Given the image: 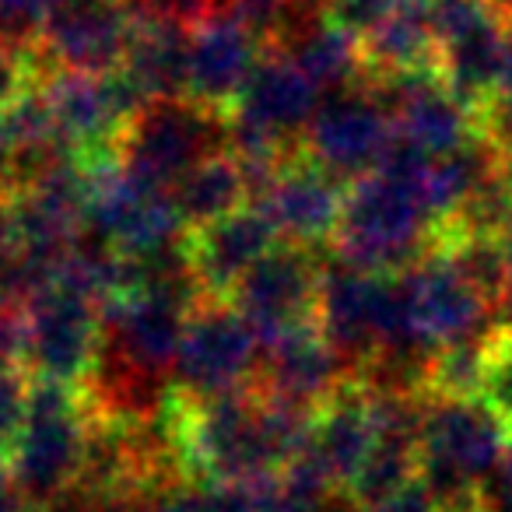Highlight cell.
Instances as JSON below:
<instances>
[{
	"label": "cell",
	"instance_id": "30",
	"mask_svg": "<svg viewBox=\"0 0 512 512\" xmlns=\"http://www.w3.org/2000/svg\"><path fill=\"white\" fill-rule=\"evenodd\" d=\"M400 4H404V0H323L330 22L348 29L351 36H358V39L376 32Z\"/></svg>",
	"mask_w": 512,
	"mask_h": 512
},
{
	"label": "cell",
	"instance_id": "26",
	"mask_svg": "<svg viewBox=\"0 0 512 512\" xmlns=\"http://www.w3.org/2000/svg\"><path fill=\"white\" fill-rule=\"evenodd\" d=\"M29 390H32V376L22 365L0 369V460H8L11 446H15L18 432H22V425H25Z\"/></svg>",
	"mask_w": 512,
	"mask_h": 512
},
{
	"label": "cell",
	"instance_id": "29",
	"mask_svg": "<svg viewBox=\"0 0 512 512\" xmlns=\"http://www.w3.org/2000/svg\"><path fill=\"white\" fill-rule=\"evenodd\" d=\"M141 512H218L207 484H190V477H172V481L151 488L141 498Z\"/></svg>",
	"mask_w": 512,
	"mask_h": 512
},
{
	"label": "cell",
	"instance_id": "5",
	"mask_svg": "<svg viewBox=\"0 0 512 512\" xmlns=\"http://www.w3.org/2000/svg\"><path fill=\"white\" fill-rule=\"evenodd\" d=\"M39 95L50 109L60 148L88 165L120 155L123 130L144 106L120 67L109 74L50 71L39 81Z\"/></svg>",
	"mask_w": 512,
	"mask_h": 512
},
{
	"label": "cell",
	"instance_id": "16",
	"mask_svg": "<svg viewBox=\"0 0 512 512\" xmlns=\"http://www.w3.org/2000/svg\"><path fill=\"white\" fill-rule=\"evenodd\" d=\"M348 376V362L330 344L320 323H302L260 351V369H256L253 386L281 404L316 411L323 400L334 397L337 386Z\"/></svg>",
	"mask_w": 512,
	"mask_h": 512
},
{
	"label": "cell",
	"instance_id": "36",
	"mask_svg": "<svg viewBox=\"0 0 512 512\" xmlns=\"http://www.w3.org/2000/svg\"><path fill=\"white\" fill-rule=\"evenodd\" d=\"M11 253H15V228H11V211L8 204L0 200V288H4V271L11 264ZM4 299V295H0Z\"/></svg>",
	"mask_w": 512,
	"mask_h": 512
},
{
	"label": "cell",
	"instance_id": "19",
	"mask_svg": "<svg viewBox=\"0 0 512 512\" xmlns=\"http://www.w3.org/2000/svg\"><path fill=\"white\" fill-rule=\"evenodd\" d=\"M281 239L264 207L246 204L225 214L214 225L186 235V253L207 299H232L235 285L249 274L256 260H264Z\"/></svg>",
	"mask_w": 512,
	"mask_h": 512
},
{
	"label": "cell",
	"instance_id": "27",
	"mask_svg": "<svg viewBox=\"0 0 512 512\" xmlns=\"http://www.w3.org/2000/svg\"><path fill=\"white\" fill-rule=\"evenodd\" d=\"M60 0H0V43L36 50L50 11Z\"/></svg>",
	"mask_w": 512,
	"mask_h": 512
},
{
	"label": "cell",
	"instance_id": "22",
	"mask_svg": "<svg viewBox=\"0 0 512 512\" xmlns=\"http://www.w3.org/2000/svg\"><path fill=\"white\" fill-rule=\"evenodd\" d=\"M428 4L432 0H404L376 32L362 39L365 74L439 71V39Z\"/></svg>",
	"mask_w": 512,
	"mask_h": 512
},
{
	"label": "cell",
	"instance_id": "7",
	"mask_svg": "<svg viewBox=\"0 0 512 512\" xmlns=\"http://www.w3.org/2000/svg\"><path fill=\"white\" fill-rule=\"evenodd\" d=\"M260 341L232 299H204L190 309L172 365V390L186 400H207L253 386Z\"/></svg>",
	"mask_w": 512,
	"mask_h": 512
},
{
	"label": "cell",
	"instance_id": "25",
	"mask_svg": "<svg viewBox=\"0 0 512 512\" xmlns=\"http://www.w3.org/2000/svg\"><path fill=\"white\" fill-rule=\"evenodd\" d=\"M43 81V64L36 50L0 43V113H11Z\"/></svg>",
	"mask_w": 512,
	"mask_h": 512
},
{
	"label": "cell",
	"instance_id": "8",
	"mask_svg": "<svg viewBox=\"0 0 512 512\" xmlns=\"http://www.w3.org/2000/svg\"><path fill=\"white\" fill-rule=\"evenodd\" d=\"M102 355V306L71 285H50L25 299V358L32 379L81 386Z\"/></svg>",
	"mask_w": 512,
	"mask_h": 512
},
{
	"label": "cell",
	"instance_id": "6",
	"mask_svg": "<svg viewBox=\"0 0 512 512\" xmlns=\"http://www.w3.org/2000/svg\"><path fill=\"white\" fill-rule=\"evenodd\" d=\"M512 449V432L484 400L428 397L421 418V477L432 491L484 484Z\"/></svg>",
	"mask_w": 512,
	"mask_h": 512
},
{
	"label": "cell",
	"instance_id": "31",
	"mask_svg": "<svg viewBox=\"0 0 512 512\" xmlns=\"http://www.w3.org/2000/svg\"><path fill=\"white\" fill-rule=\"evenodd\" d=\"M292 0H218V15H232L242 25L264 39L267 50H271V39L278 36L281 22H285V11Z\"/></svg>",
	"mask_w": 512,
	"mask_h": 512
},
{
	"label": "cell",
	"instance_id": "11",
	"mask_svg": "<svg viewBox=\"0 0 512 512\" xmlns=\"http://www.w3.org/2000/svg\"><path fill=\"white\" fill-rule=\"evenodd\" d=\"M400 281H404L414 337L428 351L488 334L498 323V313H502L449 264V256L442 249H432L414 267L400 271Z\"/></svg>",
	"mask_w": 512,
	"mask_h": 512
},
{
	"label": "cell",
	"instance_id": "23",
	"mask_svg": "<svg viewBox=\"0 0 512 512\" xmlns=\"http://www.w3.org/2000/svg\"><path fill=\"white\" fill-rule=\"evenodd\" d=\"M278 53L292 57L320 92H341V88H351L365 78L362 39L351 36L341 25H334L330 18H323L313 29L295 36Z\"/></svg>",
	"mask_w": 512,
	"mask_h": 512
},
{
	"label": "cell",
	"instance_id": "15",
	"mask_svg": "<svg viewBox=\"0 0 512 512\" xmlns=\"http://www.w3.org/2000/svg\"><path fill=\"white\" fill-rule=\"evenodd\" d=\"M344 200H348V183L313 162L306 151H299L274 172L271 183L249 204L264 207L285 242L316 249L323 242H334Z\"/></svg>",
	"mask_w": 512,
	"mask_h": 512
},
{
	"label": "cell",
	"instance_id": "39",
	"mask_svg": "<svg viewBox=\"0 0 512 512\" xmlns=\"http://www.w3.org/2000/svg\"><path fill=\"white\" fill-rule=\"evenodd\" d=\"M488 4L498 11V15H502L505 25H512V0H488Z\"/></svg>",
	"mask_w": 512,
	"mask_h": 512
},
{
	"label": "cell",
	"instance_id": "4",
	"mask_svg": "<svg viewBox=\"0 0 512 512\" xmlns=\"http://www.w3.org/2000/svg\"><path fill=\"white\" fill-rule=\"evenodd\" d=\"M228 120L193 99L144 102L120 137V162L144 183L169 190L186 169L225 151Z\"/></svg>",
	"mask_w": 512,
	"mask_h": 512
},
{
	"label": "cell",
	"instance_id": "20",
	"mask_svg": "<svg viewBox=\"0 0 512 512\" xmlns=\"http://www.w3.org/2000/svg\"><path fill=\"white\" fill-rule=\"evenodd\" d=\"M120 71L144 102L183 99L190 88V29L137 22Z\"/></svg>",
	"mask_w": 512,
	"mask_h": 512
},
{
	"label": "cell",
	"instance_id": "1",
	"mask_svg": "<svg viewBox=\"0 0 512 512\" xmlns=\"http://www.w3.org/2000/svg\"><path fill=\"white\" fill-rule=\"evenodd\" d=\"M172 435L179 470L200 484H232L278 474L306 446L313 411L271 400L256 386L207 400L172 390Z\"/></svg>",
	"mask_w": 512,
	"mask_h": 512
},
{
	"label": "cell",
	"instance_id": "21",
	"mask_svg": "<svg viewBox=\"0 0 512 512\" xmlns=\"http://www.w3.org/2000/svg\"><path fill=\"white\" fill-rule=\"evenodd\" d=\"M169 200L186 232H197L249 204V179L232 151H214L169 186Z\"/></svg>",
	"mask_w": 512,
	"mask_h": 512
},
{
	"label": "cell",
	"instance_id": "3",
	"mask_svg": "<svg viewBox=\"0 0 512 512\" xmlns=\"http://www.w3.org/2000/svg\"><path fill=\"white\" fill-rule=\"evenodd\" d=\"M88 439V404L81 390L50 379H32L29 414L8 453L18 495L36 512L67 498L78 484Z\"/></svg>",
	"mask_w": 512,
	"mask_h": 512
},
{
	"label": "cell",
	"instance_id": "37",
	"mask_svg": "<svg viewBox=\"0 0 512 512\" xmlns=\"http://www.w3.org/2000/svg\"><path fill=\"white\" fill-rule=\"evenodd\" d=\"M25 498L18 495V484H15V474H11L8 460H0V512H15L22 509Z\"/></svg>",
	"mask_w": 512,
	"mask_h": 512
},
{
	"label": "cell",
	"instance_id": "9",
	"mask_svg": "<svg viewBox=\"0 0 512 512\" xmlns=\"http://www.w3.org/2000/svg\"><path fill=\"white\" fill-rule=\"evenodd\" d=\"M397 144V123L369 81L330 92L302 134V151L344 183L369 176Z\"/></svg>",
	"mask_w": 512,
	"mask_h": 512
},
{
	"label": "cell",
	"instance_id": "33",
	"mask_svg": "<svg viewBox=\"0 0 512 512\" xmlns=\"http://www.w3.org/2000/svg\"><path fill=\"white\" fill-rule=\"evenodd\" d=\"M355 512H442V502H439V495L428 488L425 477L418 474L411 484L397 488L393 495L376 498V502H369V505H358Z\"/></svg>",
	"mask_w": 512,
	"mask_h": 512
},
{
	"label": "cell",
	"instance_id": "40",
	"mask_svg": "<svg viewBox=\"0 0 512 512\" xmlns=\"http://www.w3.org/2000/svg\"><path fill=\"white\" fill-rule=\"evenodd\" d=\"M15 512H36V509H29V505H22V509H15Z\"/></svg>",
	"mask_w": 512,
	"mask_h": 512
},
{
	"label": "cell",
	"instance_id": "38",
	"mask_svg": "<svg viewBox=\"0 0 512 512\" xmlns=\"http://www.w3.org/2000/svg\"><path fill=\"white\" fill-rule=\"evenodd\" d=\"M495 509L512 512V449L505 453L502 467H498V491H495Z\"/></svg>",
	"mask_w": 512,
	"mask_h": 512
},
{
	"label": "cell",
	"instance_id": "10",
	"mask_svg": "<svg viewBox=\"0 0 512 512\" xmlns=\"http://www.w3.org/2000/svg\"><path fill=\"white\" fill-rule=\"evenodd\" d=\"M323 288V260L316 249L278 242L264 260L249 267L246 278L235 285L232 302L253 327L260 348L278 341L281 334L316 323Z\"/></svg>",
	"mask_w": 512,
	"mask_h": 512
},
{
	"label": "cell",
	"instance_id": "35",
	"mask_svg": "<svg viewBox=\"0 0 512 512\" xmlns=\"http://www.w3.org/2000/svg\"><path fill=\"white\" fill-rule=\"evenodd\" d=\"M18 190H22V144L8 113H0V200L8 204Z\"/></svg>",
	"mask_w": 512,
	"mask_h": 512
},
{
	"label": "cell",
	"instance_id": "12",
	"mask_svg": "<svg viewBox=\"0 0 512 512\" xmlns=\"http://www.w3.org/2000/svg\"><path fill=\"white\" fill-rule=\"evenodd\" d=\"M393 288H397V274L362 271V267L344 264L337 256L323 260L316 323L330 337V344L341 351L351 376H358L383 344Z\"/></svg>",
	"mask_w": 512,
	"mask_h": 512
},
{
	"label": "cell",
	"instance_id": "34",
	"mask_svg": "<svg viewBox=\"0 0 512 512\" xmlns=\"http://www.w3.org/2000/svg\"><path fill=\"white\" fill-rule=\"evenodd\" d=\"M25 358V302L0 299V369Z\"/></svg>",
	"mask_w": 512,
	"mask_h": 512
},
{
	"label": "cell",
	"instance_id": "18",
	"mask_svg": "<svg viewBox=\"0 0 512 512\" xmlns=\"http://www.w3.org/2000/svg\"><path fill=\"white\" fill-rule=\"evenodd\" d=\"M267 57V43L249 25L214 11L190 29V88L186 99L228 116L246 81Z\"/></svg>",
	"mask_w": 512,
	"mask_h": 512
},
{
	"label": "cell",
	"instance_id": "32",
	"mask_svg": "<svg viewBox=\"0 0 512 512\" xmlns=\"http://www.w3.org/2000/svg\"><path fill=\"white\" fill-rule=\"evenodd\" d=\"M477 137L491 148L502 165H512V99H495L477 113Z\"/></svg>",
	"mask_w": 512,
	"mask_h": 512
},
{
	"label": "cell",
	"instance_id": "28",
	"mask_svg": "<svg viewBox=\"0 0 512 512\" xmlns=\"http://www.w3.org/2000/svg\"><path fill=\"white\" fill-rule=\"evenodd\" d=\"M137 22H162L197 29L218 11V0H123Z\"/></svg>",
	"mask_w": 512,
	"mask_h": 512
},
{
	"label": "cell",
	"instance_id": "17",
	"mask_svg": "<svg viewBox=\"0 0 512 512\" xmlns=\"http://www.w3.org/2000/svg\"><path fill=\"white\" fill-rule=\"evenodd\" d=\"M379 435V407L376 390L365 379L348 376L337 386L334 397H327L313 411L309 439L302 453L330 477L334 488L348 491L355 484L358 470L365 467Z\"/></svg>",
	"mask_w": 512,
	"mask_h": 512
},
{
	"label": "cell",
	"instance_id": "24",
	"mask_svg": "<svg viewBox=\"0 0 512 512\" xmlns=\"http://www.w3.org/2000/svg\"><path fill=\"white\" fill-rule=\"evenodd\" d=\"M512 432V323L498 320L488 334V355H484V383L481 397Z\"/></svg>",
	"mask_w": 512,
	"mask_h": 512
},
{
	"label": "cell",
	"instance_id": "13",
	"mask_svg": "<svg viewBox=\"0 0 512 512\" xmlns=\"http://www.w3.org/2000/svg\"><path fill=\"white\" fill-rule=\"evenodd\" d=\"M137 18L123 0H60L39 32L36 57L43 74H109L123 64Z\"/></svg>",
	"mask_w": 512,
	"mask_h": 512
},
{
	"label": "cell",
	"instance_id": "14",
	"mask_svg": "<svg viewBox=\"0 0 512 512\" xmlns=\"http://www.w3.org/2000/svg\"><path fill=\"white\" fill-rule=\"evenodd\" d=\"M186 309L158 295L127 292L102 306V355L99 362L130 372L137 379H172L179 344L186 330Z\"/></svg>",
	"mask_w": 512,
	"mask_h": 512
},
{
	"label": "cell",
	"instance_id": "2",
	"mask_svg": "<svg viewBox=\"0 0 512 512\" xmlns=\"http://www.w3.org/2000/svg\"><path fill=\"white\" fill-rule=\"evenodd\" d=\"M435 221L418 190L386 172L348 183L341 225L334 232V256L376 274H400L435 246Z\"/></svg>",
	"mask_w": 512,
	"mask_h": 512
}]
</instances>
